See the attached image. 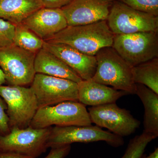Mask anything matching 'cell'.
<instances>
[{
	"label": "cell",
	"instance_id": "5bb4252c",
	"mask_svg": "<svg viewBox=\"0 0 158 158\" xmlns=\"http://www.w3.org/2000/svg\"><path fill=\"white\" fill-rule=\"evenodd\" d=\"M22 23L44 41L49 40L68 27L62 9L44 7L29 15Z\"/></svg>",
	"mask_w": 158,
	"mask_h": 158
},
{
	"label": "cell",
	"instance_id": "9c48e42d",
	"mask_svg": "<svg viewBox=\"0 0 158 158\" xmlns=\"http://www.w3.org/2000/svg\"><path fill=\"white\" fill-rule=\"evenodd\" d=\"M114 35L158 32V16L137 11L115 0L107 19Z\"/></svg>",
	"mask_w": 158,
	"mask_h": 158
},
{
	"label": "cell",
	"instance_id": "30bf717a",
	"mask_svg": "<svg viewBox=\"0 0 158 158\" xmlns=\"http://www.w3.org/2000/svg\"><path fill=\"white\" fill-rule=\"evenodd\" d=\"M30 87L38 109L62 102H79L77 83L67 79L36 73Z\"/></svg>",
	"mask_w": 158,
	"mask_h": 158
},
{
	"label": "cell",
	"instance_id": "7402d4cb",
	"mask_svg": "<svg viewBox=\"0 0 158 158\" xmlns=\"http://www.w3.org/2000/svg\"><path fill=\"white\" fill-rule=\"evenodd\" d=\"M137 11L158 16V0H117Z\"/></svg>",
	"mask_w": 158,
	"mask_h": 158
},
{
	"label": "cell",
	"instance_id": "ffe728a7",
	"mask_svg": "<svg viewBox=\"0 0 158 158\" xmlns=\"http://www.w3.org/2000/svg\"><path fill=\"white\" fill-rule=\"evenodd\" d=\"M44 40L23 23L15 25L13 44L37 53L43 48Z\"/></svg>",
	"mask_w": 158,
	"mask_h": 158
},
{
	"label": "cell",
	"instance_id": "3957f363",
	"mask_svg": "<svg viewBox=\"0 0 158 158\" xmlns=\"http://www.w3.org/2000/svg\"><path fill=\"white\" fill-rule=\"evenodd\" d=\"M91 124L86 106L79 102L66 101L38 109L30 127L43 129L52 126H84Z\"/></svg>",
	"mask_w": 158,
	"mask_h": 158
},
{
	"label": "cell",
	"instance_id": "d4e9b609",
	"mask_svg": "<svg viewBox=\"0 0 158 158\" xmlns=\"http://www.w3.org/2000/svg\"><path fill=\"white\" fill-rule=\"evenodd\" d=\"M71 149V145L51 148L48 155L44 158H65L69 154Z\"/></svg>",
	"mask_w": 158,
	"mask_h": 158
},
{
	"label": "cell",
	"instance_id": "4fadbf2b",
	"mask_svg": "<svg viewBox=\"0 0 158 158\" xmlns=\"http://www.w3.org/2000/svg\"><path fill=\"white\" fill-rule=\"evenodd\" d=\"M43 48L50 52L71 68L83 81L90 80L96 72L95 56L83 53L65 44L44 41Z\"/></svg>",
	"mask_w": 158,
	"mask_h": 158
},
{
	"label": "cell",
	"instance_id": "603a6c76",
	"mask_svg": "<svg viewBox=\"0 0 158 158\" xmlns=\"http://www.w3.org/2000/svg\"><path fill=\"white\" fill-rule=\"evenodd\" d=\"M15 25L0 18V48L13 44Z\"/></svg>",
	"mask_w": 158,
	"mask_h": 158
},
{
	"label": "cell",
	"instance_id": "d6986e66",
	"mask_svg": "<svg viewBox=\"0 0 158 158\" xmlns=\"http://www.w3.org/2000/svg\"><path fill=\"white\" fill-rule=\"evenodd\" d=\"M135 84L145 85L158 94V58H155L131 68Z\"/></svg>",
	"mask_w": 158,
	"mask_h": 158
},
{
	"label": "cell",
	"instance_id": "83f0119b",
	"mask_svg": "<svg viewBox=\"0 0 158 158\" xmlns=\"http://www.w3.org/2000/svg\"><path fill=\"white\" fill-rule=\"evenodd\" d=\"M142 158H158V148H156L153 152L151 153L149 156H144Z\"/></svg>",
	"mask_w": 158,
	"mask_h": 158
},
{
	"label": "cell",
	"instance_id": "8fae6325",
	"mask_svg": "<svg viewBox=\"0 0 158 158\" xmlns=\"http://www.w3.org/2000/svg\"><path fill=\"white\" fill-rule=\"evenodd\" d=\"M88 112L92 123L122 138L135 133L141 124L129 110L119 107L116 103L91 106Z\"/></svg>",
	"mask_w": 158,
	"mask_h": 158
},
{
	"label": "cell",
	"instance_id": "cb8c5ba5",
	"mask_svg": "<svg viewBox=\"0 0 158 158\" xmlns=\"http://www.w3.org/2000/svg\"><path fill=\"white\" fill-rule=\"evenodd\" d=\"M7 106L0 96V136L5 135L10 131L9 118L6 113Z\"/></svg>",
	"mask_w": 158,
	"mask_h": 158
},
{
	"label": "cell",
	"instance_id": "484cf974",
	"mask_svg": "<svg viewBox=\"0 0 158 158\" xmlns=\"http://www.w3.org/2000/svg\"><path fill=\"white\" fill-rule=\"evenodd\" d=\"M43 7L49 9H62L72 0H40Z\"/></svg>",
	"mask_w": 158,
	"mask_h": 158
},
{
	"label": "cell",
	"instance_id": "6da1fadb",
	"mask_svg": "<svg viewBox=\"0 0 158 158\" xmlns=\"http://www.w3.org/2000/svg\"><path fill=\"white\" fill-rule=\"evenodd\" d=\"M114 34L106 20L85 25L68 26L46 41L65 44L83 53L95 56L102 48L112 47Z\"/></svg>",
	"mask_w": 158,
	"mask_h": 158
},
{
	"label": "cell",
	"instance_id": "52a82bcc",
	"mask_svg": "<svg viewBox=\"0 0 158 158\" xmlns=\"http://www.w3.org/2000/svg\"><path fill=\"white\" fill-rule=\"evenodd\" d=\"M105 141L113 147L118 148L124 144L122 137L97 126H71L52 127L47 142L48 148H54L73 143H91Z\"/></svg>",
	"mask_w": 158,
	"mask_h": 158
},
{
	"label": "cell",
	"instance_id": "277c9868",
	"mask_svg": "<svg viewBox=\"0 0 158 158\" xmlns=\"http://www.w3.org/2000/svg\"><path fill=\"white\" fill-rule=\"evenodd\" d=\"M112 47L131 67L158 57V32L114 35Z\"/></svg>",
	"mask_w": 158,
	"mask_h": 158
},
{
	"label": "cell",
	"instance_id": "9a60e30c",
	"mask_svg": "<svg viewBox=\"0 0 158 158\" xmlns=\"http://www.w3.org/2000/svg\"><path fill=\"white\" fill-rule=\"evenodd\" d=\"M78 101L91 106L114 103L118 99L129 94L116 90L92 81H82L77 83Z\"/></svg>",
	"mask_w": 158,
	"mask_h": 158
},
{
	"label": "cell",
	"instance_id": "5b68a950",
	"mask_svg": "<svg viewBox=\"0 0 158 158\" xmlns=\"http://www.w3.org/2000/svg\"><path fill=\"white\" fill-rule=\"evenodd\" d=\"M0 96L7 106L6 113L10 129L26 128L30 123L37 110V98L32 89L18 85H1Z\"/></svg>",
	"mask_w": 158,
	"mask_h": 158
},
{
	"label": "cell",
	"instance_id": "8992f818",
	"mask_svg": "<svg viewBox=\"0 0 158 158\" xmlns=\"http://www.w3.org/2000/svg\"><path fill=\"white\" fill-rule=\"evenodd\" d=\"M52 127L12 128L8 134L0 136V151L37 158L48 148L47 142Z\"/></svg>",
	"mask_w": 158,
	"mask_h": 158
},
{
	"label": "cell",
	"instance_id": "e0dca14e",
	"mask_svg": "<svg viewBox=\"0 0 158 158\" xmlns=\"http://www.w3.org/2000/svg\"><path fill=\"white\" fill-rule=\"evenodd\" d=\"M42 7L40 0H0V18L16 25Z\"/></svg>",
	"mask_w": 158,
	"mask_h": 158
},
{
	"label": "cell",
	"instance_id": "2e32d148",
	"mask_svg": "<svg viewBox=\"0 0 158 158\" xmlns=\"http://www.w3.org/2000/svg\"><path fill=\"white\" fill-rule=\"evenodd\" d=\"M34 69L36 73L67 79L77 83L82 81L80 77L61 59L43 48L36 53Z\"/></svg>",
	"mask_w": 158,
	"mask_h": 158
},
{
	"label": "cell",
	"instance_id": "4316f807",
	"mask_svg": "<svg viewBox=\"0 0 158 158\" xmlns=\"http://www.w3.org/2000/svg\"><path fill=\"white\" fill-rule=\"evenodd\" d=\"M0 158H34L13 153L0 151Z\"/></svg>",
	"mask_w": 158,
	"mask_h": 158
},
{
	"label": "cell",
	"instance_id": "f546056e",
	"mask_svg": "<svg viewBox=\"0 0 158 158\" xmlns=\"http://www.w3.org/2000/svg\"></svg>",
	"mask_w": 158,
	"mask_h": 158
},
{
	"label": "cell",
	"instance_id": "ac0fdd59",
	"mask_svg": "<svg viewBox=\"0 0 158 158\" xmlns=\"http://www.w3.org/2000/svg\"><path fill=\"white\" fill-rule=\"evenodd\" d=\"M136 94L144 105V131L158 136V94L145 85L135 84Z\"/></svg>",
	"mask_w": 158,
	"mask_h": 158
},
{
	"label": "cell",
	"instance_id": "44dd1931",
	"mask_svg": "<svg viewBox=\"0 0 158 158\" xmlns=\"http://www.w3.org/2000/svg\"><path fill=\"white\" fill-rule=\"evenodd\" d=\"M156 138L152 134L143 131L141 135L130 140L125 152L121 158H142L147 145Z\"/></svg>",
	"mask_w": 158,
	"mask_h": 158
},
{
	"label": "cell",
	"instance_id": "ba28073f",
	"mask_svg": "<svg viewBox=\"0 0 158 158\" xmlns=\"http://www.w3.org/2000/svg\"><path fill=\"white\" fill-rule=\"evenodd\" d=\"M36 55L13 44L0 48V68L5 75L6 84L22 86L31 85L36 74Z\"/></svg>",
	"mask_w": 158,
	"mask_h": 158
},
{
	"label": "cell",
	"instance_id": "7a4b0ae2",
	"mask_svg": "<svg viewBox=\"0 0 158 158\" xmlns=\"http://www.w3.org/2000/svg\"><path fill=\"white\" fill-rule=\"evenodd\" d=\"M95 56L97 65L92 81L129 94H135L131 67L112 47L101 49Z\"/></svg>",
	"mask_w": 158,
	"mask_h": 158
},
{
	"label": "cell",
	"instance_id": "f1b7e54d",
	"mask_svg": "<svg viewBox=\"0 0 158 158\" xmlns=\"http://www.w3.org/2000/svg\"><path fill=\"white\" fill-rule=\"evenodd\" d=\"M6 84V80L5 78V75L4 73L0 68V86Z\"/></svg>",
	"mask_w": 158,
	"mask_h": 158
},
{
	"label": "cell",
	"instance_id": "7c38bea8",
	"mask_svg": "<svg viewBox=\"0 0 158 158\" xmlns=\"http://www.w3.org/2000/svg\"><path fill=\"white\" fill-rule=\"evenodd\" d=\"M115 0H72L62 7L68 26L85 25L107 20Z\"/></svg>",
	"mask_w": 158,
	"mask_h": 158
}]
</instances>
